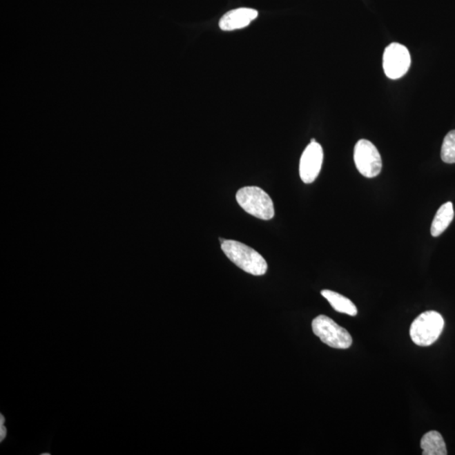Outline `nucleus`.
<instances>
[{"label":"nucleus","mask_w":455,"mask_h":455,"mask_svg":"<svg viewBox=\"0 0 455 455\" xmlns=\"http://www.w3.org/2000/svg\"><path fill=\"white\" fill-rule=\"evenodd\" d=\"M454 217L452 202H448L438 210L431 226V235L434 237L441 235L452 223Z\"/></svg>","instance_id":"1a4fd4ad"},{"label":"nucleus","mask_w":455,"mask_h":455,"mask_svg":"<svg viewBox=\"0 0 455 455\" xmlns=\"http://www.w3.org/2000/svg\"><path fill=\"white\" fill-rule=\"evenodd\" d=\"M441 158L445 163H455V130L450 131L443 139Z\"/></svg>","instance_id":"f8f14e48"},{"label":"nucleus","mask_w":455,"mask_h":455,"mask_svg":"<svg viewBox=\"0 0 455 455\" xmlns=\"http://www.w3.org/2000/svg\"><path fill=\"white\" fill-rule=\"evenodd\" d=\"M321 296L326 299L336 311L346 313L350 316L358 315V309L356 305L347 297L331 290L325 289L321 291Z\"/></svg>","instance_id":"9d476101"},{"label":"nucleus","mask_w":455,"mask_h":455,"mask_svg":"<svg viewBox=\"0 0 455 455\" xmlns=\"http://www.w3.org/2000/svg\"><path fill=\"white\" fill-rule=\"evenodd\" d=\"M312 330L321 342L333 349H347L353 343L349 332L327 316L320 315L313 319Z\"/></svg>","instance_id":"20e7f679"},{"label":"nucleus","mask_w":455,"mask_h":455,"mask_svg":"<svg viewBox=\"0 0 455 455\" xmlns=\"http://www.w3.org/2000/svg\"><path fill=\"white\" fill-rule=\"evenodd\" d=\"M445 327V320L437 311H429L420 313L410 327L412 342L420 347L434 344L441 336Z\"/></svg>","instance_id":"7ed1b4c3"},{"label":"nucleus","mask_w":455,"mask_h":455,"mask_svg":"<svg viewBox=\"0 0 455 455\" xmlns=\"http://www.w3.org/2000/svg\"><path fill=\"white\" fill-rule=\"evenodd\" d=\"M423 455H446V445L443 436L437 431L428 432L420 441Z\"/></svg>","instance_id":"9b49d317"},{"label":"nucleus","mask_w":455,"mask_h":455,"mask_svg":"<svg viewBox=\"0 0 455 455\" xmlns=\"http://www.w3.org/2000/svg\"><path fill=\"white\" fill-rule=\"evenodd\" d=\"M324 159L323 148L317 142H311L302 154L300 175L305 184H311L318 177Z\"/></svg>","instance_id":"0eeeda50"},{"label":"nucleus","mask_w":455,"mask_h":455,"mask_svg":"<svg viewBox=\"0 0 455 455\" xmlns=\"http://www.w3.org/2000/svg\"><path fill=\"white\" fill-rule=\"evenodd\" d=\"M258 17V10L251 8H239L224 14L220 21V28L224 32L246 28Z\"/></svg>","instance_id":"6e6552de"},{"label":"nucleus","mask_w":455,"mask_h":455,"mask_svg":"<svg viewBox=\"0 0 455 455\" xmlns=\"http://www.w3.org/2000/svg\"><path fill=\"white\" fill-rule=\"evenodd\" d=\"M411 62L410 52L405 46L394 43L385 48L383 68L388 78L397 79L403 77L410 68Z\"/></svg>","instance_id":"423d86ee"},{"label":"nucleus","mask_w":455,"mask_h":455,"mask_svg":"<svg viewBox=\"0 0 455 455\" xmlns=\"http://www.w3.org/2000/svg\"><path fill=\"white\" fill-rule=\"evenodd\" d=\"M239 205L251 215L262 220L273 219L275 214L273 200L258 186H244L236 193Z\"/></svg>","instance_id":"f03ea898"},{"label":"nucleus","mask_w":455,"mask_h":455,"mask_svg":"<svg viewBox=\"0 0 455 455\" xmlns=\"http://www.w3.org/2000/svg\"><path fill=\"white\" fill-rule=\"evenodd\" d=\"M354 162L359 173L367 178L376 177L382 170L380 152L369 140L361 139L356 144Z\"/></svg>","instance_id":"39448f33"},{"label":"nucleus","mask_w":455,"mask_h":455,"mask_svg":"<svg viewBox=\"0 0 455 455\" xmlns=\"http://www.w3.org/2000/svg\"><path fill=\"white\" fill-rule=\"evenodd\" d=\"M221 248L233 263L247 273L262 276L269 269L263 256L246 244L236 240H225L221 243Z\"/></svg>","instance_id":"f257e3e1"},{"label":"nucleus","mask_w":455,"mask_h":455,"mask_svg":"<svg viewBox=\"0 0 455 455\" xmlns=\"http://www.w3.org/2000/svg\"><path fill=\"white\" fill-rule=\"evenodd\" d=\"M6 418L3 413H0V443L6 441L8 434V430L5 425Z\"/></svg>","instance_id":"ddd939ff"}]
</instances>
